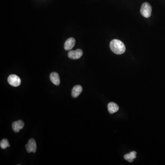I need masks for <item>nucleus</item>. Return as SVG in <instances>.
I'll return each instance as SVG.
<instances>
[{"mask_svg":"<svg viewBox=\"0 0 165 165\" xmlns=\"http://www.w3.org/2000/svg\"><path fill=\"white\" fill-rule=\"evenodd\" d=\"M7 80L8 83L14 87L19 86L21 83V80L20 78L15 74L10 75L8 77Z\"/></svg>","mask_w":165,"mask_h":165,"instance_id":"7ed1b4c3","label":"nucleus"},{"mask_svg":"<svg viewBox=\"0 0 165 165\" xmlns=\"http://www.w3.org/2000/svg\"><path fill=\"white\" fill-rule=\"evenodd\" d=\"M26 149L28 153H35L37 150V145L35 141L33 138H31L26 145Z\"/></svg>","mask_w":165,"mask_h":165,"instance_id":"20e7f679","label":"nucleus"},{"mask_svg":"<svg viewBox=\"0 0 165 165\" xmlns=\"http://www.w3.org/2000/svg\"><path fill=\"white\" fill-rule=\"evenodd\" d=\"M0 146L2 149H5L7 147H10V144H9L8 140L7 139H3L0 142Z\"/></svg>","mask_w":165,"mask_h":165,"instance_id":"f8f14e48","label":"nucleus"},{"mask_svg":"<svg viewBox=\"0 0 165 165\" xmlns=\"http://www.w3.org/2000/svg\"><path fill=\"white\" fill-rule=\"evenodd\" d=\"M110 47L113 52L117 55L123 54L126 50V47L123 43L119 40H113L110 41Z\"/></svg>","mask_w":165,"mask_h":165,"instance_id":"f257e3e1","label":"nucleus"},{"mask_svg":"<svg viewBox=\"0 0 165 165\" xmlns=\"http://www.w3.org/2000/svg\"><path fill=\"white\" fill-rule=\"evenodd\" d=\"M25 123L22 120L18 121L12 123V128L14 132L18 133L24 127Z\"/></svg>","mask_w":165,"mask_h":165,"instance_id":"0eeeda50","label":"nucleus"},{"mask_svg":"<svg viewBox=\"0 0 165 165\" xmlns=\"http://www.w3.org/2000/svg\"><path fill=\"white\" fill-rule=\"evenodd\" d=\"M76 40L74 38L71 37L67 40L64 44V49L66 50H70L74 46Z\"/></svg>","mask_w":165,"mask_h":165,"instance_id":"423d86ee","label":"nucleus"},{"mask_svg":"<svg viewBox=\"0 0 165 165\" xmlns=\"http://www.w3.org/2000/svg\"><path fill=\"white\" fill-rule=\"evenodd\" d=\"M136 152L132 151L129 154H126L124 156V158L130 162H132L134 159L136 158Z\"/></svg>","mask_w":165,"mask_h":165,"instance_id":"9b49d317","label":"nucleus"},{"mask_svg":"<svg viewBox=\"0 0 165 165\" xmlns=\"http://www.w3.org/2000/svg\"><path fill=\"white\" fill-rule=\"evenodd\" d=\"M108 110L110 113L113 114L118 111L119 110V106L115 103L111 102L108 104Z\"/></svg>","mask_w":165,"mask_h":165,"instance_id":"9d476101","label":"nucleus"},{"mask_svg":"<svg viewBox=\"0 0 165 165\" xmlns=\"http://www.w3.org/2000/svg\"><path fill=\"white\" fill-rule=\"evenodd\" d=\"M82 91V88L81 85H77L73 88L72 91V95L74 98H77L79 96Z\"/></svg>","mask_w":165,"mask_h":165,"instance_id":"6e6552de","label":"nucleus"},{"mask_svg":"<svg viewBox=\"0 0 165 165\" xmlns=\"http://www.w3.org/2000/svg\"><path fill=\"white\" fill-rule=\"evenodd\" d=\"M50 80L53 84L56 85H59L60 83V79L59 77V74L56 72H53L51 73L50 76Z\"/></svg>","mask_w":165,"mask_h":165,"instance_id":"1a4fd4ad","label":"nucleus"},{"mask_svg":"<svg viewBox=\"0 0 165 165\" xmlns=\"http://www.w3.org/2000/svg\"><path fill=\"white\" fill-rule=\"evenodd\" d=\"M152 12V7L148 2H145L142 5L140 13L142 16L146 18L151 17Z\"/></svg>","mask_w":165,"mask_h":165,"instance_id":"f03ea898","label":"nucleus"},{"mask_svg":"<svg viewBox=\"0 0 165 165\" xmlns=\"http://www.w3.org/2000/svg\"><path fill=\"white\" fill-rule=\"evenodd\" d=\"M83 54L82 50L80 49H77L75 50H70L68 53V57L69 58L73 60L79 59Z\"/></svg>","mask_w":165,"mask_h":165,"instance_id":"39448f33","label":"nucleus"}]
</instances>
